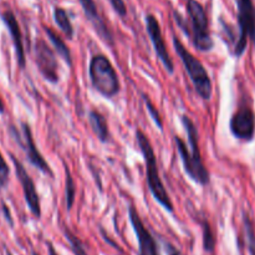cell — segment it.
I'll list each match as a JSON object with an SVG mask.
<instances>
[{"instance_id":"24","label":"cell","mask_w":255,"mask_h":255,"mask_svg":"<svg viewBox=\"0 0 255 255\" xmlns=\"http://www.w3.org/2000/svg\"><path fill=\"white\" fill-rule=\"evenodd\" d=\"M112 7H114L115 11L120 15L121 17H125L127 15V7L125 5L124 0H110Z\"/></svg>"},{"instance_id":"29","label":"cell","mask_w":255,"mask_h":255,"mask_svg":"<svg viewBox=\"0 0 255 255\" xmlns=\"http://www.w3.org/2000/svg\"><path fill=\"white\" fill-rule=\"evenodd\" d=\"M5 255H14V254H12L10 251H7V249H5Z\"/></svg>"},{"instance_id":"3","label":"cell","mask_w":255,"mask_h":255,"mask_svg":"<svg viewBox=\"0 0 255 255\" xmlns=\"http://www.w3.org/2000/svg\"><path fill=\"white\" fill-rule=\"evenodd\" d=\"M136 139L137 144L139 147L142 157H143L144 164H146V179L147 186H148L149 192L153 196L154 201L159 204L163 209H166L168 213H173V203L171 201L168 192L162 182L161 176H159L158 164H157V157L154 153V149L149 142L148 137L141 131H136Z\"/></svg>"},{"instance_id":"26","label":"cell","mask_w":255,"mask_h":255,"mask_svg":"<svg viewBox=\"0 0 255 255\" xmlns=\"http://www.w3.org/2000/svg\"><path fill=\"white\" fill-rule=\"evenodd\" d=\"M2 212H4V216H5V219L7 221V223L10 224V227H14V222H12V218H11V214H10L9 212V208H7L5 204H2Z\"/></svg>"},{"instance_id":"8","label":"cell","mask_w":255,"mask_h":255,"mask_svg":"<svg viewBox=\"0 0 255 255\" xmlns=\"http://www.w3.org/2000/svg\"><path fill=\"white\" fill-rule=\"evenodd\" d=\"M35 62L39 69L40 74L50 84H57L59 76V62L54 50L46 44L42 39L35 42Z\"/></svg>"},{"instance_id":"5","label":"cell","mask_w":255,"mask_h":255,"mask_svg":"<svg viewBox=\"0 0 255 255\" xmlns=\"http://www.w3.org/2000/svg\"><path fill=\"white\" fill-rule=\"evenodd\" d=\"M173 46L186 69V72L188 74L189 80L193 84L197 95L206 101L211 100L213 94V85L204 65L184 46L183 42L176 35L173 36Z\"/></svg>"},{"instance_id":"23","label":"cell","mask_w":255,"mask_h":255,"mask_svg":"<svg viewBox=\"0 0 255 255\" xmlns=\"http://www.w3.org/2000/svg\"><path fill=\"white\" fill-rule=\"evenodd\" d=\"M9 176H10V168L7 166L6 161H5L4 156L0 152V189L5 188L9 183Z\"/></svg>"},{"instance_id":"7","label":"cell","mask_w":255,"mask_h":255,"mask_svg":"<svg viewBox=\"0 0 255 255\" xmlns=\"http://www.w3.org/2000/svg\"><path fill=\"white\" fill-rule=\"evenodd\" d=\"M238 6L239 36L234 45V56L241 57L244 54L248 44V37L255 32V6L253 0H237Z\"/></svg>"},{"instance_id":"14","label":"cell","mask_w":255,"mask_h":255,"mask_svg":"<svg viewBox=\"0 0 255 255\" xmlns=\"http://www.w3.org/2000/svg\"><path fill=\"white\" fill-rule=\"evenodd\" d=\"M80 4H81L85 15H86L87 19L90 20L92 26L95 27L97 34L100 35V37H101L106 44L114 46V36H112L111 31L107 29L106 24H105V21L102 20V17L100 16L95 0H80Z\"/></svg>"},{"instance_id":"6","label":"cell","mask_w":255,"mask_h":255,"mask_svg":"<svg viewBox=\"0 0 255 255\" xmlns=\"http://www.w3.org/2000/svg\"><path fill=\"white\" fill-rule=\"evenodd\" d=\"M9 132L11 134V137H14V139L16 141V143L21 147V149H24L25 153H26V158L29 161V163L31 164L34 168H36L37 171H40L44 174H49L50 177H54V172H52L50 164L45 161L44 156L40 153V151L37 149L36 144H35L34 136H32L31 128H30V125L26 122H21V133H19L16 127L10 126Z\"/></svg>"},{"instance_id":"9","label":"cell","mask_w":255,"mask_h":255,"mask_svg":"<svg viewBox=\"0 0 255 255\" xmlns=\"http://www.w3.org/2000/svg\"><path fill=\"white\" fill-rule=\"evenodd\" d=\"M128 219L132 229L136 234L137 243H138V255H161L158 251V244L156 238L151 234L139 217L138 211L133 204L128 207Z\"/></svg>"},{"instance_id":"31","label":"cell","mask_w":255,"mask_h":255,"mask_svg":"<svg viewBox=\"0 0 255 255\" xmlns=\"http://www.w3.org/2000/svg\"><path fill=\"white\" fill-rule=\"evenodd\" d=\"M31 255H40V254L36 253V252H35V251H32V252H31Z\"/></svg>"},{"instance_id":"27","label":"cell","mask_w":255,"mask_h":255,"mask_svg":"<svg viewBox=\"0 0 255 255\" xmlns=\"http://www.w3.org/2000/svg\"><path fill=\"white\" fill-rule=\"evenodd\" d=\"M46 246H47V253H49V255H59L57 254V252L55 251V247L52 246L51 242H46Z\"/></svg>"},{"instance_id":"30","label":"cell","mask_w":255,"mask_h":255,"mask_svg":"<svg viewBox=\"0 0 255 255\" xmlns=\"http://www.w3.org/2000/svg\"><path fill=\"white\" fill-rule=\"evenodd\" d=\"M252 40H253V42H254V46H255V32H254V35H253V36H252Z\"/></svg>"},{"instance_id":"18","label":"cell","mask_w":255,"mask_h":255,"mask_svg":"<svg viewBox=\"0 0 255 255\" xmlns=\"http://www.w3.org/2000/svg\"><path fill=\"white\" fill-rule=\"evenodd\" d=\"M76 197V183L74 181L69 167H65V201H66V209L71 211Z\"/></svg>"},{"instance_id":"1","label":"cell","mask_w":255,"mask_h":255,"mask_svg":"<svg viewBox=\"0 0 255 255\" xmlns=\"http://www.w3.org/2000/svg\"><path fill=\"white\" fill-rule=\"evenodd\" d=\"M182 125L186 128L188 146L179 136H174V142H176L177 152L183 164L184 172L197 184L207 186L211 182V174L202 159L198 128L187 115L182 116Z\"/></svg>"},{"instance_id":"4","label":"cell","mask_w":255,"mask_h":255,"mask_svg":"<svg viewBox=\"0 0 255 255\" xmlns=\"http://www.w3.org/2000/svg\"><path fill=\"white\" fill-rule=\"evenodd\" d=\"M89 77L92 87L106 99L115 97L121 89L119 75L109 57L104 54L95 55L90 60Z\"/></svg>"},{"instance_id":"10","label":"cell","mask_w":255,"mask_h":255,"mask_svg":"<svg viewBox=\"0 0 255 255\" xmlns=\"http://www.w3.org/2000/svg\"><path fill=\"white\" fill-rule=\"evenodd\" d=\"M10 158H11L12 164L15 167V173H16L17 179H19L20 184L22 187V193H24V198L27 204V208L30 209L32 216L36 217V218H40L41 217V204H40L39 194H37L34 181L29 176V173L25 169V167L22 166L21 162L14 154L10 153Z\"/></svg>"},{"instance_id":"22","label":"cell","mask_w":255,"mask_h":255,"mask_svg":"<svg viewBox=\"0 0 255 255\" xmlns=\"http://www.w3.org/2000/svg\"><path fill=\"white\" fill-rule=\"evenodd\" d=\"M142 97H143L144 105H146V109H147V111H148L149 116H151V119L153 120V122L156 124V126L162 131V129H163V122H162L161 114H159L158 110L156 109V106L152 104V101L149 100V97L147 96V95H142Z\"/></svg>"},{"instance_id":"15","label":"cell","mask_w":255,"mask_h":255,"mask_svg":"<svg viewBox=\"0 0 255 255\" xmlns=\"http://www.w3.org/2000/svg\"><path fill=\"white\" fill-rule=\"evenodd\" d=\"M89 124L97 139L102 143H106L110 138V128L106 117L101 112L91 110L89 112Z\"/></svg>"},{"instance_id":"16","label":"cell","mask_w":255,"mask_h":255,"mask_svg":"<svg viewBox=\"0 0 255 255\" xmlns=\"http://www.w3.org/2000/svg\"><path fill=\"white\" fill-rule=\"evenodd\" d=\"M44 31L45 34L47 35V39L50 40V42H51L52 46H54L56 54L64 60V62L67 66H72L71 51H70L69 46H67L66 42L64 41V39H61V36H60L57 32H55L51 27L44 26Z\"/></svg>"},{"instance_id":"28","label":"cell","mask_w":255,"mask_h":255,"mask_svg":"<svg viewBox=\"0 0 255 255\" xmlns=\"http://www.w3.org/2000/svg\"><path fill=\"white\" fill-rule=\"evenodd\" d=\"M4 109H5V106H4V102H2V100L0 99V115H2V114H4Z\"/></svg>"},{"instance_id":"11","label":"cell","mask_w":255,"mask_h":255,"mask_svg":"<svg viewBox=\"0 0 255 255\" xmlns=\"http://www.w3.org/2000/svg\"><path fill=\"white\" fill-rule=\"evenodd\" d=\"M229 128L236 138L244 142L253 141L255 136V112L249 106L237 110L229 122Z\"/></svg>"},{"instance_id":"19","label":"cell","mask_w":255,"mask_h":255,"mask_svg":"<svg viewBox=\"0 0 255 255\" xmlns=\"http://www.w3.org/2000/svg\"><path fill=\"white\" fill-rule=\"evenodd\" d=\"M202 232H203V249L207 253H213L214 249H216V237H214L213 231H212V227L209 224V222L207 219H203L201 222Z\"/></svg>"},{"instance_id":"2","label":"cell","mask_w":255,"mask_h":255,"mask_svg":"<svg viewBox=\"0 0 255 255\" xmlns=\"http://www.w3.org/2000/svg\"><path fill=\"white\" fill-rule=\"evenodd\" d=\"M186 9L189 22H187L179 12L174 11V20L177 25L191 39L192 44L197 50L202 52L211 51L214 46V41L209 32L208 16L203 5L197 0H186Z\"/></svg>"},{"instance_id":"12","label":"cell","mask_w":255,"mask_h":255,"mask_svg":"<svg viewBox=\"0 0 255 255\" xmlns=\"http://www.w3.org/2000/svg\"><path fill=\"white\" fill-rule=\"evenodd\" d=\"M146 30L149 39H151L152 45H153V49L157 57L161 60V62L163 64L167 72L172 75L174 72L173 60H172L168 49H167L166 41H164L163 35H162L161 25H159L158 20H157V17L154 15L148 14L146 16Z\"/></svg>"},{"instance_id":"17","label":"cell","mask_w":255,"mask_h":255,"mask_svg":"<svg viewBox=\"0 0 255 255\" xmlns=\"http://www.w3.org/2000/svg\"><path fill=\"white\" fill-rule=\"evenodd\" d=\"M54 19H55V22L57 24V26L60 27V30L64 32L65 36H66L67 39L71 40L72 37H74L75 31H74V26H72L71 21H70V17L69 15H67L66 10L62 9V7L60 6H55Z\"/></svg>"},{"instance_id":"21","label":"cell","mask_w":255,"mask_h":255,"mask_svg":"<svg viewBox=\"0 0 255 255\" xmlns=\"http://www.w3.org/2000/svg\"><path fill=\"white\" fill-rule=\"evenodd\" d=\"M243 224H244V231H246L247 237V243H248V249L251 255H255V232L253 223H252L251 218L248 214H243Z\"/></svg>"},{"instance_id":"25","label":"cell","mask_w":255,"mask_h":255,"mask_svg":"<svg viewBox=\"0 0 255 255\" xmlns=\"http://www.w3.org/2000/svg\"><path fill=\"white\" fill-rule=\"evenodd\" d=\"M163 248H164V252H166L167 255H183L181 253V251L177 248V247H174L173 244L169 243V242L163 241Z\"/></svg>"},{"instance_id":"13","label":"cell","mask_w":255,"mask_h":255,"mask_svg":"<svg viewBox=\"0 0 255 255\" xmlns=\"http://www.w3.org/2000/svg\"><path fill=\"white\" fill-rule=\"evenodd\" d=\"M1 20L4 21L5 26H6L7 31H9L10 36H11L12 44H14L15 47V54H16L17 65L20 66V69L24 70L25 66H26V57H25L24 42H22V34L19 22H17L14 12L10 11V10H5L2 12Z\"/></svg>"},{"instance_id":"20","label":"cell","mask_w":255,"mask_h":255,"mask_svg":"<svg viewBox=\"0 0 255 255\" xmlns=\"http://www.w3.org/2000/svg\"><path fill=\"white\" fill-rule=\"evenodd\" d=\"M64 234L65 238L67 239L70 244V248H71V252L74 255H89L87 254L86 249H85V246L82 244V242L80 241L79 237L75 236L71 231H70L67 227L64 228Z\"/></svg>"}]
</instances>
